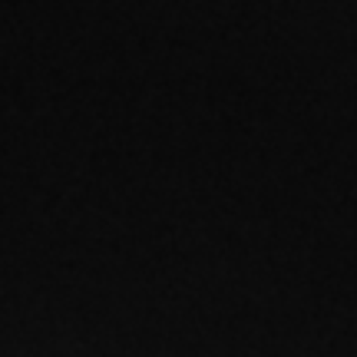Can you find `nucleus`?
Returning <instances> with one entry per match:
<instances>
[]
</instances>
